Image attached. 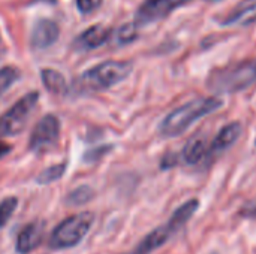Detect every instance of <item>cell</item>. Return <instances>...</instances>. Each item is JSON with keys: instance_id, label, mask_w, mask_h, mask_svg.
<instances>
[{"instance_id": "obj_5", "label": "cell", "mask_w": 256, "mask_h": 254, "mask_svg": "<svg viewBox=\"0 0 256 254\" xmlns=\"http://www.w3.org/2000/svg\"><path fill=\"white\" fill-rule=\"evenodd\" d=\"M134 69V64L126 60H108L93 66L92 69L86 70L81 78L80 84L92 91H102L108 90L122 81H124Z\"/></svg>"}, {"instance_id": "obj_14", "label": "cell", "mask_w": 256, "mask_h": 254, "mask_svg": "<svg viewBox=\"0 0 256 254\" xmlns=\"http://www.w3.org/2000/svg\"><path fill=\"white\" fill-rule=\"evenodd\" d=\"M256 22V0H248L238 4L232 12L220 19V24L225 27L231 25H249Z\"/></svg>"}, {"instance_id": "obj_10", "label": "cell", "mask_w": 256, "mask_h": 254, "mask_svg": "<svg viewBox=\"0 0 256 254\" xmlns=\"http://www.w3.org/2000/svg\"><path fill=\"white\" fill-rule=\"evenodd\" d=\"M208 153V142L202 135L192 136L183 147L180 153H176L178 165H188V166H196L200 163L206 165Z\"/></svg>"}, {"instance_id": "obj_27", "label": "cell", "mask_w": 256, "mask_h": 254, "mask_svg": "<svg viewBox=\"0 0 256 254\" xmlns=\"http://www.w3.org/2000/svg\"><path fill=\"white\" fill-rule=\"evenodd\" d=\"M255 145H256V139H255Z\"/></svg>"}, {"instance_id": "obj_9", "label": "cell", "mask_w": 256, "mask_h": 254, "mask_svg": "<svg viewBox=\"0 0 256 254\" xmlns=\"http://www.w3.org/2000/svg\"><path fill=\"white\" fill-rule=\"evenodd\" d=\"M242 133H243V124L240 121H231V123L225 124L216 133L213 141L208 142V153H207L206 166L212 165V162L214 159H218V156L228 151L240 139Z\"/></svg>"}, {"instance_id": "obj_15", "label": "cell", "mask_w": 256, "mask_h": 254, "mask_svg": "<svg viewBox=\"0 0 256 254\" xmlns=\"http://www.w3.org/2000/svg\"><path fill=\"white\" fill-rule=\"evenodd\" d=\"M40 79H42L44 87L52 94H63L68 90L66 78L56 69H50V67L42 69L40 70Z\"/></svg>"}, {"instance_id": "obj_12", "label": "cell", "mask_w": 256, "mask_h": 254, "mask_svg": "<svg viewBox=\"0 0 256 254\" xmlns=\"http://www.w3.org/2000/svg\"><path fill=\"white\" fill-rule=\"evenodd\" d=\"M58 34H60V30L56 21L48 19V18H40L34 24L32 36H30L32 46L34 49H46L56 43V40L58 39Z\"/></svg>"}, {"instance_id": "obj_23", "label": "cell", "mask_w": 256, "mask_h": 254, "mask_svg": "<svg viewBox=\"0 0 256 254\" xmlns=\"http://www.w3.org/2000/svg\"><path fill=\"white\" fill-rule=\"evenodd\" d=\"M240 216L244 219H256V199L243 205V208L240 210Z\"/></svg>"}, {"instance_id": "obj_25", "label": "cell", "mask_w": 256, "mask_h": 254, "mask_svg": "<svg viewBox=\"0 0 256 254\" xmlns=\"http://www.w3.org/2000/svg\"><path fill=\"white\" fill-rule=\"evenodd\" d=\"M33 3H50V4H54L57 3V0H32Z\"/></svg>"}, {"instance_id": "obj_13", "label": "cell", "mask_w": 256, "mask_h": 254, "mask_svg": "<svg viewBox=\"0 0 256 254\" xmlns=\"http://www.w3.org/2000/svg\"><path fill=\"white\" fill-rule=\"evenodd\" d=\"M111 36V30L102 24L92 25L86 28L74 42V46L80 51H90L102 46Z\"/></svg>"}, {"instance_id": "obj_6", "label": "cell", "mask_w": 256, "mask_h": 254, "mask_svg": "<svg viewBox=\"0 0 256 254\" xmlns=\"http://www.w3.org/2000/svg\"><path fill=\"white\" fill-rule=\"evenodd\" d=\"M38 102L39 93L30 91L18 99L3 115H0V138L20 135L26 129Z\"/></svg>"}, {"instance_id": "obj_18", "label": "cell", "mask_w": 256, "mask_h": 254, "mask_svg": "<svg viewBox=\"0 0 256 254\" xmlns=\"http://www.w3.org/2000/svg\"><path fill=\"white\" fill-rule=\"evenodd\" d=\"M20 78H21V70L18 67L3 66L0 69V96L4 94Z\"/></svg>"}, {"instance_id": "obj_4", "label": "cell", "mask_w": 256, "mask_h": 254, "mask_svg": "<svg viewBox=\"0 0 256 254\" xmlns=\"http://www.w3.org/2000/svg\"><path fill=\"white\" fill-rule=\"evenodd\" d=\"M94 223V213L84 211L60 222L48 238L51 250H68L78 246L90 232Z\"/></svg>"}, {"instance_id": "obj_19", "label": "cell", "mask_w": 256, "mask_h": 254, "mask_svg": "<svg viewBox=\"0 0 256 254\" xmlns=\"http://www.w3.org/2000/svg\"><path fill=\"white\" fill-rule=\"evenodd\" d=\"M16 207H18V199L14 198V196L4 198L0 202V229L4 228L9 223V220H10L12 214L15 213Z\"/></svg>"}, {"instance_id": "obj_2", "label": "cell", "mask_w": 256, "mask_h": 254, "mask_svg": "<svg viewBox=\"0 0 256 254\" xmlns=\"http://www.w3.org/2000/svg\"><path fill=\"white\" fill-rule=\"evenodd\" d=\"M256 82V57L224 66L210 72L207 88L216 94H232L252 87Z\"/></svg>"}, {"instance_id": "obj_21", "label": "cell", "mask_w": 256, "mask_h": 254, "mask_svg": "<svg viewBox=\"0 0 256 254\" xmlns=\"http://www.w3.org/2000/svg\"><path fill=\"white\" fill-rule=\"evenodd\" d=\"M111 150H112V145H98L96 148H92L87 153H84L82 160L86 163H94V162L100 160L102 157H105V154H108Z\"/></svg>"}, {"instance_id": "obj_22", "label": "cell", "mask_w": 256, "mask_h": 254, "mask_svg": "<svg viewBox=\"0 0 256 254\" xmlns=\"http://www.w3.org/2000/svg\"><path fill=\"white\" fill-rule=\"evenodd\" d=\"M102 3L104 0H76V7L81 13H92L100 7Z\"/></svg>"}, {"instance_id": "obj_24", "label": "cell", "mask_w": 256, "mask_h": 254, "mask_svg": "<svg viewBox=\"0 0 256 254\" xmlns=\"http://www.w3.org/2000/svg\"><path fill=\"white\" fill-rule=\"evenodd\" d=\"M12 151V147L6 142H2L0 141V159H3L4 156H8L9 153Z\"/></svg>"}, {"instance_id": "obj_26", "label": "cell", "mask_w": 256, "mask_h": 254, "mask_svg": "<svg viewBox=\"0 0 256 254\" xmlns=\"http://www.w3.org/2000/svg\"><path fill=\"white\" fill-rule=\"evenodd\" d=\"M210 1H220V0H210Z\"/></svg>"}, {"instance_id": "obj_3", "label": "cell", "mask_w": 256, "mask_h": 254, "mask_svg": "<svg viewBox=\"0 0 256 254\" xmlns=\"http://www.w3.org/2000/svg\"><path fill=\"white\" fill-rule=\"evenodd\" d=\"M198 208H200L198 199H190V201L182 204L172 213V216L170 217V220L165 225L152 231L147 237L142 238V241L132 252L124 254H152L153 252H156L158 249L165 246L171 237H174L182 228H184L190 222V219L198 211Z\"/></svg>"}, {"instance_id": "obj_7", "label": "cell", "mask_w": 256, "mask_h": 254, "mask_svg": "<svg viewBox=\"0 0 256 254\" xmlns=\"http://www.w3.org/2000/svg\"><path fill=\"white\" fill-rule=\"evenodd\" d=\"M60 139V120L52 115H44L32 130L28 148L36 154H44L52 150Z\"/></svg>"}, {"instance_id": "obj_20", "label": "cell", "mask_w": 256, "mask_h": 254, "mask_svg": "<svg viewBox=\"0 0 256 254\" xmlns=\"http://www.w3.org/2000/svg\"><path fill=\"white\" fill-rule=\"evenodd\" d=\"M136 37H138V27H136L134 22L123 24V25L118 28V31H117V42H118L120 45L132 43Z\"/></svg>"}, {"instance_id": "obj_8", "label": "cell", "mask_w": 256, "mask_h": 254, "mask_svg": "<svg viewBox=\"0 0 256 254\" xmlns=\"http://www.w3.org/2000/svg\"><path fill=\"white\" fill-rule=\"evenodd\" d=\"M189 1L190 0H146L135 12L134 24L136 27H142L158 22Z\"/></svg>"}, {"instance_id": "obj_11", "label": "cell", "mask_w": 256, "mask_h": 254, "mask_svg": "<svg viewBox=\"0 0 256 254\" xmlns=\"http://www.w3.org/2000/svg\"><path fill=\"white\" fill-rule=\"evenodd\" d=\"M45 237V222L44 220H34L24 226V229L16 237L15 250L18 254L32 253L34 249H38Z\"/></svg>"}, {"instance_id": "obj_16", "label": "cell", "mask_w": 256, "mask_h": 254, "mask_svg": "<svg viewBox=\"0 0 256 254\" xmlns=\"http://www.w3.org/2000/svg\"><path fill=\"white\" fill-rule=\"evenodd\" d=\"M94 195L96 193H94V190L90 186L82 184V186H78L76 189H74L72 192L68 193L66 204L68 205H74V207H81V205H86V204L92 202Z\"/></svg>"}, {"instance_id": "obj_1", "label": "cell", "mask_w": 256, "mask_h": 254, "mask_svg": "<svg viewBox=\"0 0 256 254\" xmlns=\"http://www.w3.org/2000/svg\"><path fill=\"white\" fill-rule=\"evenodd\" d=\"M224 105V100L210 96V97H198L184 105L171 111L159 124V135L164 138H176L184 133L192 124L198 120L204 118L208 114L216 112Z\"/></svg>"}, {"instance_id": "obj_17", "label": "cell", "mask_w": 256, "mask_h": 254, "mask_svg": "<svg viewBox=\"0 0 256 254\" xmlns=\"http://www.w3.org/2000/svg\"><path fill=\"white\" fill-rule=\"evenodd\" d=\"M66 172V163H58V165H52L46 169H44L38 177H36V183L40 186L45 184H51L56 183L57 180H60Z\"/></svg>"}]
</instances>
